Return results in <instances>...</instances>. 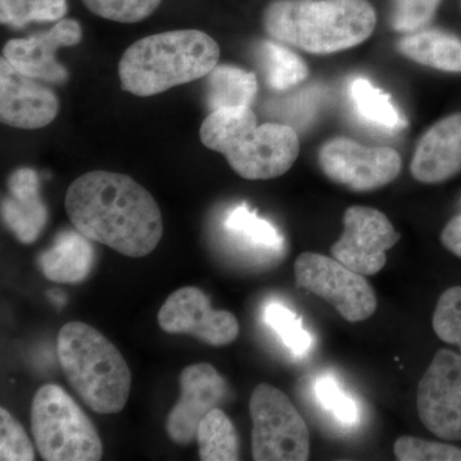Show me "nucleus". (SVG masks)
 <instances>
[{
    "instance_id": "obj_1",
    "label": "nucleus",
    "mask_w": 461,
    "mask_h": 461,
    "mask_svg": "<svg viewBox=\"0 0 461 461\" xmlns=\"http://www.w3.org/2000/svg\"><path fill=\"white\" fill-rule=\"evenodd\" d=\"M65 204L76 230L122 256L147 257L162 240L156 199L122 173H85L69 185Z\"/></svg>"
},
{
    "instance_id": "obj_2",
    "label": "nucleus",
    "mask_w": 461,
    "mask_h": 461,
    "mask_svg": "<svg viewBox=\"0 0 461 461\" xmlns=\"http://www.w3.org/2000/svg\"><path fill=\"white\" fill-rule=\"evenodd\" d=\"M262 23L275 41L332 54L369 39L377 14L368 0H273L264 8Z\"/></svg>"
},
{
    "instance_id": "obj_3",
    "label": "nucleus",
    "mask_w": 461,
    "mask_h": 461,
    "mask_svg": "<svg viewBox=\"0 0 461 461\" xmlns=\"http://www.w3.org/2000/svg\"><path fill=\"white\" fill-rule=\"evenodd\" d=\"M204 147L226 158L230 168L245 180H272L296 162L300 141L293 127L258 124L251 107L211 112L200 127Z\"/></svg>"
},
{
    "instance_id": "obj_4",
    "label": "nucleus",
    "mask_w": 461,
    "mask_h": 461,
    "mask_svg": "<svg viewBox=\"0 0 461 461\" xmlns=\"http://www.w3.org/2000/svg\"><path fill=\"white\" fill-rule=\"evenodd\" d=\"M220 56L217 41L199 30L154 33L133 42L121 57V87L136 96L158 95L206 77Z\"/></svg>"
},
{
    "instance_id": "obj_5",
    "label": "nucleus",
    "mask_w": 461,
    "mask_h": 461,
    "mask_svg": "<svg viewBox=\"0 0 461 461\" xmlns=\"http://www.w3.org/2000/svg\"><path fill=\"white\" fill-rule=\"evenodd\" d=\"M57 354L69 384L91 411H123L131 391V371L102 332L84 321H68L58 333Z\"/></svg>"
},
{
    "instance_id": "obj_6",
    "label": "nucleus",
    "mask_w": 461,
    "mask_h": 461,
    "mask_svg": "<svg viewBox=\"0 0 461 461\" xmlns=\"http://www.w3.org/2000/svg\"><path fill=\"white\" fill-rule=\"evenodd\" d=\"M36 448L47 461H98L103 442L83 409L58 384L36 391L32 406Z\"/></svg>"
},
{
    "instance_id": "obj_7",
    "label": "nucleus",
    "mask_w": 461,
    "mask_h": 461,
    "mask_svg": "<svg viewBox=\"0 0 461 461\" xmlns=\"http://www.w3.org/2000/svg\"><path fill=\"white\" fill-rule=\"evenodd\" d=\"M251 454L257 461H305L311 455V435L286 393L268 384L254 388L249 402Z\"/></svg>"
},
{
    "instance_id": "obj_8",
    "label": "nucleus",
    "mask_w": 461,
    "mask_h": 461,
    "mask_svg": "<svg viewBox=\"0 0 461 461\" xmlns=\"http://www.w3.org/2000/svg\"><path fill=\"white\" fill-rule=\"evenodd\" d=\"M294 268L297 286L326 300L344 320L357 323L375 313L377 296L371 284L335 258L303 253Z\"/></svg>"
},
{
    "instance_id": "obj_9",
    "label": "nucleus",
    "mask_w": 461,
    "mask_h": 461,
    "mask_svg": "<svg viewBox=\"0 0 461 461\" xmlns=\"http://www.w3.org/2000/svg\"><path fill=\"white\" fill-rule=\"evenodd\" d=\"M321 171L336 184L357 193L386 186L402 171V157L393 149L364 147L348 138L324 142L318 153Z\"/></svg>"
},
{
    "instance_id": "obj_10",
    "label": "nucleus",
    "mask_w": 461,
    "mask_h": 461,
    "mask_svg": "<svg viewBox=\"0 0 461 461\" xmlns=\"http://www.w3.org/2000/svg\"><path fill=\"white\" fill-rule=\"evenodd\" d=\"M421 423L446 441H461V354L437 351L418 384Z\"/></svg>"
},
{
    "instance_id": "obj_11",
    "label": "nucleus",
    "mask_w": 461,
    "mask_h": 461,
    "mask_svg": "<svg viewBox=\"0 0 461 461\" xmlns=\"http://www.w3.org/2000/svg\"><path fill=\"white\" fill-rule=\"evenodd\" d=\"M400 238L387 215L378 209L350 206L344 215V232L330 248V254L360 275H377L386 266V251Z\"/></svg>"
},
{
    "instance_id": "obj_12",
    "label": "nucleus",
    "mask_w": 461,
    "mask_h": 461,
    "mask_svg": "<svg viewBox=\"0 0 461 461\" xmlns=\"http://www.w3.org/2000/svg\"><path fill=\"white\" fill-rule=\"evenodd\" d=\"M160 329L171 335H189L206 345L226 346L238 339L240 324L230 312L214 311L204 291L187 286L175 291L158 313Z\"/></svg>"
},
{
    "instance_id": "obj_13",
    "label": "nucleus",
    "mask_w": 461,
    "mask_h": 461,
    "mask_svg": "<svg viewBox=\"0 0 461 461\" xmlns=\"http://www.w3.org/2000/svg\"><path fill=\"white\" fill-rule=\"evenodd\" d=\"M180 388V400L167 415L166 430L175 444L186 446L196 438L203 418L223 402L227 384L212 364L198 363L181 372Z\"/></svg>"
},
{
    "instance_id": "obj_14",
    "label": "nucleus",
    "mask_w": 461,
    "mask_h": 461,
    "mask_svg": "<svg viewBox=\"0 0 461 461\" xmlns=\"http://www.w3.org/2000/svg\"><path fill=\"white\" fill-rule=\"evenodd\" d=\"M41 80L23 74L0 59V120L7 126L38 130L56 120L59 99Z\"/></svg>"
},
{
    "instance_id": "obj_15",
    "label": "nucleus",
    "mask_w": 461,
    "mask_h": 461,
    "mask_svg": "<svg viewBox=\"0 0 461 461\" xmlns=\"http://www.w3.org/2000/svg\"><path fill=\"white\" fill-rule=\"evenodd\" d=\"M83 41L80 23L63 18L48 32L27 39H12L3 48V57L14 68L45 83L63 84L68 71L57 60L60 48H71Z\"/></svg>"
},
{
    "instance_id": "obj_16",
    "label": "nucleus",
    "mask_w": 461,
    "mask_h": 461,
    "mask_svg": "<svg viewBox=\"0 0 461 461\" xmlns=\"http://www.w3.org/2000/svg\"><path fill=\"white\" fill-rule=\"evenodd\" d=\"M411 171L423 184H441L461 172V113L442 118L421 136Z\"/></svg>"
},
{
    "instance_id": "obj_17",
    "label": "nucleus",
    "mask_w": 461,
    "mask_h": 461,
    "mask_svg": "<svg viewBox=\"0 0 461 461\" xmlns=\"http://www.w3.org/2000/svg\"><path fill=\"white\" fill-rule=\"evenodd\" d=\"M2 217L18 241L32 244L48 222V211L32 168H20L8 178V194L2 200Z\"/></svg>"
},
{
    "instance_id": "obj_18",
    "label": "nucleus",
    "mask_w": 461,
    "mask_h": 461,
    "mask_svg": "<svg viewBox=\"0 0 461 461\" xmlns=\"http://www.w3.org/2000/svg\"><path fill=\"white\" fill-rule=\"evenodd\" d=\"M80 230H63L53 247L39 257L42 275L59 284H80L93 268L94 249Z\"/></svg>"
},
{
    "instance_id": "obj_19",
    "label": "nucleus",
    "mask_w": 461,
    "mask_h": 461,
    "mask_svg": "<svg viewBox=\"0 0 461 461\" xmlns=\"http://www.w3.org/2000/svg\"><path fill=\"white\" fill-rule=\"evenodd\" d=\"M400 53L420 65L461 74V39L441 30H420L397 42Z\"/></svg>"
},
{
    "instance_id": "obj_20",
    "label": "nucleus",
    "mask_w": 461,
    "mask_h": 461,
    "mask_svg": "<svg viewBox=\"0 0 461 461\" xmlns=\"http://www.w3.org/2000/svg\"><path fill=\"white\" fill-rule=\"evenodd\" d=\"M206 81L209 111L250 107L258 93L257 76L233 66H217Z\"/></svg>"
},
{
    "instance_id": "obj_21",
    "label": "nucleus",
    "mask_w": 461,
    "mask_h": 461,
    "mask_svg": "<svg viewBox=\"0 0 461 461\" xmlns=\"http://www.w3.org/2000/svg\"><path fill=\"white\" fill-rule=\"evenodd\" d=\"M196 438L199 457L203 461H236L240 459L238 432L226 412L214 408L200 421Z\"/></svg>"
},
{
    "instance_id": "obj_22",
    "label": "nucleus",
    "mask_w": 461,
    "mask_h": 461,
    "mask_svg": "<svg viewBox=\"0 0 461 461\" xmlns=\"http://www.w3.org/2000/svg\"><path fill=\"white\" fill-rule=\"evenodd\" d=\"M259 58L267 84L272 89L288 90L302 84L308 77V67L304 60L277 42H262Z\"/></svg>"
},
{
    "instance_id": "obj_23",
    "label": "nucleus",
    "mask_w": 461,
    "mask_h": 461,
    "mask_svg": "<svg viewBox=\"0 0 461 461\" xmlns=\"http://www.w3.org/2000/svg\"><path fill=\"white\" fill-rule=\"evenodd\" d=\"M350 95L355 109L364 120L390 131H399L405 121L399 113L390 95L373 86L366 78H357L350 85Z\"/></svg>"
},
{
    "instance_id": "obj_24",
    "label": "nucleus",
    "mask_w": 461,
    "mask_h": 461,
    "mask_svg": "<svg viewBox=\"0 0 461 461\" xmlns=\"http://www.w3.org/2000/svg\"><path fill=\"white\" fill-rule=\"evenodd\" d=\"M67 12V0H0V23L14 29L32 23H58Z\"/></svg>"
},
{
    "instance_id": "obj_25",
    "label": "nucleus",
    "mask_w": 461,
    "mask_h": 461,
    "mask_svg": "<svg viewBox=\"0 0 461 461\" xmlns=\"http://www.w3.org/2000/svg\"><path fill=\"white\" fill-rule=\"evenodd\" d=\"M224 226L239 238L247 240L249 244L267 249L284 247V238L271 222L258 217L256 212L250 211L247 204H240L227 215Z\"/></svg>"
},
{
    "instance_id": "obj_26",
    "label": "nucleus",
    "mask_w": 461,
    "mask_h": 461,
    "mask_svg": "<svg viewBox=\"0 0 461 461\" xmlns=\"http://www.w3.org/2000/svg\"><path fill=\"white\" fill-rule=\"evenodd\" d=\"M264 321L295 355H304L311 348L312 336L303 326L302 318L286 305L271 303L264 311Z\"/></svg>"
},
{
    "instance_id": "obj_27",
    "label": "nucleus",
    "mask_w": 461,
    "mask_h": 461,
    "mask_svg": "<svg viewBox=\"0 0 461 461\" xmlns=\"http://www.w3.org/2000/svg\"><path fill=\"white\" fill-rule=\"evenodd\" d=\"M95 16L120 23H138L147 20L162 0H83Z\"/></svg>"
},
{
    "instance_id": "obj_28",
    "label": "nucleus",
    "mask_w": 461,
    "mask_h": 461,
    "mask_svg": "<svg viewBox=\"0 0 461 461\" xmlns=\"http://www.w3.org/2000/svg\"><path fill=\"white\" fill-rule=\"evenodd\" d=\"M432 324L437 338L461 351V286L447 288L439 296Z\"/></svg>"
},
{
    "instance_id": "obj_29",
    "label": "nucleus",
    "mask_w": 461,
    "mask_h": 461,
    "mask_svg": "<svg viewBox=\"0 0 461 461\" xmlns=\"http://www.w3.org/2000/svg\"><path fill=\"white\" fill-rule=\"evenodd\" d=\"M0 460H35V448L26 430L5 408L0 409Z\"/></svg>"
},
{
    "instance_id": "obj_30",
    "label": "nucleus",
    "mask_w": 461,
    "mask_h": 461,
    "mask_svg": "<svg viewBox=\"0 0 461 461\" xmlns=\"http://www.w3.org/2000/svg\"><path fill=\"white\" fill-rule=\"evenodd\" d=\"M441 0H393L391 25L396 32H420L435 17Z\"/></svg>"
},
{
    "instance_id": "obj_31",
    "label": "nucleus",
    "mask_w": 461,
    "mask_h": 461,
    "mask_svg": "<svg viewBox=\"0 0 461 461\" xmlns=\"http://www.w3.org/2000/svg\"><path fill=\"white\" fill-rule=\"evenodd\" d=\"M393 451L400 461H461V448L456 446L424 441L411 436L400 437Z\"/></svg>"
},
{
    "instance_id": "obj_32",
    "label": "nucleus",
    "mask_w": 461,
    "mask_h": 461,
    "mask_svg": "<svg viewBox=\"0 0 461 461\" xmlns=\"http://www.w3.org/2000/svg\"><path fill=\"white\" fill-rule=\"evenodd\" d=\"M315 397L326 411L332 412L342 423L353 426L359 420L357 406L351 397L346 396L335 379L330 375L318 378L314 386Z\"/></svg>"
},
{
    "instance_id": "obj_33",
    "label": "nucleus",
    "mask_w": 461,
    "mask_h": 461,
    "mask_svg": "<svg viewBox=\"0 0 461 461\" xmlns=\"http://www.w3.org/2000/svg\"><path fill=\"white\" fill-rule=\"evenodd\" d=\"M441 242L450 253L461 259V214L446 224L441 232Z\"/></svg>"
}]
</instances>
